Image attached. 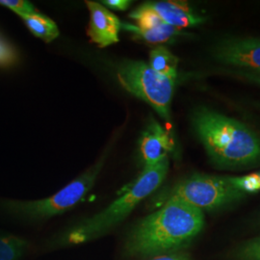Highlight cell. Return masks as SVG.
I'll return each mask as SVG.
<instances>
[{
  "mask_svg": "<svg viewBox=\"0 0 260 260\" xmlns=\"http://www.w3.org/2000/svg\"><path fill=\"white\" fill-rule=\"evenodd\" d=\"M205 213L178 199H169L134 225L125 242L130 256L155 257L183 251L205 229Z\"/></svg>",
  "mask_w": 260,
  "mask_h": 260,
  "instance_id": "6da1fadb",
  "label": "cell"
},
{
  "mask_svg": "<svg viewBox=\"0 0 260 260\" xmlns=\"http://www.w3.org/2000/svg\"><path fill=\"white\" fill-rule=\"evenodd\" d=\"M191 122L209 161L220 170L260 165V137L246 123L206 106H198Z\"/></svg>",
  "mask_w": 260,
  "mask_h": 260,
  "instance_id": "7a4b0ae2",
  "label": "cell"
},
{
  "mask_svg": "<svg viewBox=\"0 0 260 260\" xmlns=\"http://www.w3.org/2000/svg\"><path fill=\"white\" fill-rule=\"evenodd\" d=\"M168 170V157L152 167L144 168L136 181L119 199L101 213L75 226L56 244L58 246L76 245L103 236L122 222L143 200L158 189L167 176Z\"/></svg>",
  "mask_w": 260,
  "mask_h": 260,
  "instance_id": "3957f363",
  "label": "cell"
},
{
  "mask_svg": "<svg viewBox=\"0 0 260 260\" xmlns=\"http://www.w3.org/2000/svg\"><path fill=\"white\" fill-rule=\"evenodd\" d=\"M248 195L237 190L228 177L195 174L178 181L162 196V203L178 199L201 209L215 212L237 205Z\"/></svg>",
  "mask_w": 260,
  "mask_h": 260,
  "instance_id": "277c9868",
  "label": "cell"
},
{
  "mask_svg": "<svg viewBox=\"0 0 260 260\" xmlns=\"http://www.w3.org/2000/svg\"><path fill=\"white\" fill-rule=\"evenodd\" d=\"M117 75L127 92L149 104L163 119L170 120L176 80L159 75L143 61L134 60L124 61Z\"/></svg>",
  "mask_w": 260,
  "mask_h": 260,
  "instance_id": "5b68a950",
  "label": "cell"
},
{
  "mask_svg": "<svg viewBox=\"0 0 260 260\" xmlns=\"http://www.w3.org/2000/svg\"><path fill=\"white\" fill-rule=\"evenodd\" d=\"M105 157L93 167L88 169L80 177L49 198L32 202H9L5 207L13 213L29 219H47L64 213L77 205L93 188Z\"/></svg>",
  "mask_w": 260,
  "mask_h": 260,
  "instance_id": "8992f818",
  "label": "cell"
},
{
  "mask_svg": "<svg viewBox=\"0 0 260 260\" xmlns=\"http://www.w3.org/2000/svg\"><path fill=\"white\" fill-rule=\"evenodd\" d=\"M215 62L233 70L260 74V39L230 36L221 38L210 47Z\"/></svg>",
  "mask_w": 260,
  "mask_h": 260,
  "instance_id": "52a82bcc",
  "label": "cell"
},
{
  "mask_svg": "<svg viewBox=\"0 0 260 260\" xmlns=\"http://www.w3.org/2000/svg\"><path fill=\"white\" fill-rule=\"evenodd\" d=\"M90 11V26L88 34L94 44L105 47L119 42V31L121 28L120 19L102 4L86 1Z\"/></svg>",
  "mask_w": 260,
  "mask_h": 260,
  "instance_id": "ba28073f",
  "label": "cell"
},
{
  "mask_svg": "<svg viewBox=\"0 0 260 260\" xmlns=\"http://www.w3.org/2000/svg\"><path fill=\"white\" fill-rule=\"evenodd\" d=\"M173 147L174 143L167 131L152 119L140 141L144 168L152 167L167 158L168 153L173 150Z\"/></svg>",
  "mask_w": 260,
  "mask_h": 260,
  "instance_id": "9c48e42d",
  "label": "cell"
},
{
  "mask_svg": "<svg viewBox=\"0 0 260 260\" xmlns=\"http://www.w3.org/2000/svg\"><path fill=\"white\" fill-rule=\"evenodd\" d=\"M150 9L166 24L177 28L192 27L205 22V19L197 15L184 2L178 1H151L146 2Z\"/></svg>",
  "mask_w": 260,
  "mask_h": 260,
  "instance_id": "30bf717a",
  "label": "cell"
},
{
  "mask_svg": "<svg viewBox=\"0 0 260 260\" xmlns=\"http://www.w3.org/2000/svg\"><path fill=\"white\" fill-rule=\"evenodd\" d=\"M121 27L126 31H129L136 39L149 44H163L178 36L185 35L179 29L170 26L166 23L152 29H141L129 23H123L121 24Z\"/></svg>",
  "mask_w": 260,
  "mask_h": 260,
  "instance_id": "8fae6325",
  "label": "cell"
},
{
  "mask_svg": "<svg viewBox=\"0 0 260 260\" xmlns=\"http://www.w3.org/2000/svg\"><path fill=\"white\" fill-rule=\"evenodd\" d=\"M149 66L159 75L177 80L178 59L165 47H158L149 53Z\"/></svg>",
  "mask_w": 260,
  "mask_h": 260,
  "instance_id": "7c38bea8",
  "label": "cell"
},
{
  "mask_svg": "<svg viewBox=\"0 0 260 260\" xmlns=\"http://www.w3.org/2000/svg\"><path fill=\"white\" fill-rule=\"evenodd\" d=\"M21 18L34 36L42 39L47 43L52 42L59 36V30L55 22L44 15L36 12Z\"/></svg>",
  "mask_w": 260,
  "mask_h": 260,
  "instance_id": "4fadbf2b",
  "label": "cell"
},
{
  "mask_svg": "<svg viewBox=\"0 0 260 260\" xmlns=\"http://www.w3.org/2000/svg\"><path fill=\"white\" fill-rule=\"evenodd\" d=\"M29 243L11 234L0 233V260H19L27 251Z\"/></svg>",
  "mask_w": 260,
  "mask_h": 260,
  "instance_id": "5bb4252c",
  "label": "cell"
},
{
  "mask_svg": "<svg viewBox=\"0 0 260 260\" xmlns=\"http://www.w3.org/2000/svg\"><path fill=\"white\" fill-rule=\"evenodd\" d=\"M233 260H260V235L238 245L232 251Z\"/></svg>",
  "mask_w": 260,
  "mask_h": 260,
  "instance_id": "9a60e30c",
  "label": "cell"
},
{
  "mask_svg": "<svg viewBox=\"0 0 260 260\" xmlns=\"http://www.w3.org/2000/svg\"><path fill=\"white\" fill-rule=\"evenodd\" d=\"M218 74L221 75L232 76L235 79L241 80L247 83L253 84L260 87V74L255 73H249L244 71H238V70H233V69H223L218 71Z\"/></svg>",
  "mask_w": 260,
  "mask_h": 260,
  "instance_id": "2e32d148",
  "label": "cell"
},
{
  "mask_svg": "<svg viewBox=\"0 0 260 260\" xmlns=\"http://www.w3.org/2000/svg\"><path fill=\"white\" fill-rule=\"evenodd\" d=\"M0 4L9 8L12 11H14L20 17L36 13V10L34 8V6L28 1H23V0H0Z\"/></svg>",
  "mask_w": 260,
  "mask_h": 260,
  "instance_id": "e0dca14e",
  "label": "cell"
},
{
  "mask_svg": "<svg viewBox=\"0 0 260 260\" xmlns=\"http://www.w3.org/2000/svg\"><path fill=\"white\" fill-rule=\"evenodd\" d=\"M14 59L15 55L12 49L0 40V65L11 64Z\"/></svg>",
  "mask_w": 260,
  "mask_h": 260,
  "instance_id": "ac0fdd59",
  "label": "cell"
},
{
  "mask_svg": "<svg viewBox=\"0 0 260 260\" xmlns=\"http://www.w3.org/2000/svg\"><path fill=\"white\" fill-rule=\"evenodd\" d=\"M150 260H193L191 255L184 251H178L152 257Z\"/></svg>",
  "mask_w": 260,
  "mask_h": 260,
  "instance_id": "d6986e66",
  "label": "cell"
},
{
  "mask_svg": "<svg viewBox=\"0 0 260 260\" xmlns=\"http://www.w3.org/2000/svg\"><path fill=\"white\" fill-rule=\"evenodd\" d=\"M103 4L111 9L124 11L129 7L131 1H128V0H105V1H103Z\"/></svg>",
  "mask_w": 260,
  "mask_h": 260,
  "instance_id": "ffe728a7",
  "label": "cell"
},
{
  "mask_svg": "<svg viewBox=\"0 0 260 260\" xmlns=\"http://www.w3.org/2000/svg\"><path fill=\"white\" fill-rule=\"evenodd\" d=\"M252 224H253L255 228L260 229V209L256 213L254 214V216H253V218H252Z\"/></svg>",
  "mask_w": 260,
  "mask_h": 260,
  "instance_id": "44dd1931",
  "label": "cell"
},
{
  "mask_svg": "<svg viewBox=\"0 0 260 260\" xmlns=\"http://www.w3.org/2000/svg\"><path fill=\"white\" fill-rule=\"evenodd\" d=\"M256 174V176H257V177H258V180H259V184H260V171L259 172H256L255 173Z\"/></svg>",
  "mask_w": 260,
  "mask_h": 260,
  "instance_id": "7402d4cb",
  "label": "cell"
},
{
  "mask_svg": "<svg viewBox=\"0 0 260 260\" xmlns=\"http://www.w3.org/2000/svg\"><path fill=\"white\" fill-rule=\"evenodd\" d=\"M254 105H255V106H256V107H257V108L260 110V103H256Z\"/></svg>",
  "mask_w": 260,
  "mask_h": 260,
  "instance_id": "603a6c76",
  "label": "cell"
}]
</instances>
